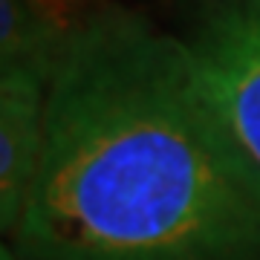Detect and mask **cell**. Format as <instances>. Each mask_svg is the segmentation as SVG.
Masks as SVG:
<instances>
[{"label": "cell", "mask_w": 260, "mask_h": 260, "mask_svg": "<svg viewBox=\"0 0 260 260\" xmlns=\"http://www.w3.org/2000/svg\"><path fill=\"white\" fill-rule=\"evenodd\" d=\"M110 0H0V67L52 70L67 41Z\"/></svg>", "instance_id": "cell-4"}, {"label": "cell", "mask_w": 260, "mask_h": 260, "mask_svg": "<svg viewBox=\"0 0 260 260\" xmlns=\"http://www.w3.org/2000/svg\"><path fill=\"white\" fill-rule=\"evenodd\" d=\"M185 44L214 121L260 179V0L214 3Z\"/></svg>", "instance_id": "cell-2"}, {"label": "cell", "mask_w": 260, "mask_h": 260, "mask_svg": "<svg viewBox=\"0 0 260 260\" xmlns=\"http://www.w3.org/2000/svg\"><path fill=\"white\" fill-rule=\"evenodd\" d=\"M49 73L35 64L0 67V225L15 234L44 148Z\"/></svg>", "instance_id": "cell-3"}, {"label": "cell", "mask_w": 260, "mask_h": 260, "mask_svg": "<svg viewBox=\"0 0 260 260\" xmlns=\"http://www.w3.org/2000/svg\"><path fill=\"white\" fill-rule=\"evenodd\" d=\"M15 240L29 260H260V179L185 41L107 3L61 47Z\"/></svg>", "instance_id": "cell-1"}]
</instances>
